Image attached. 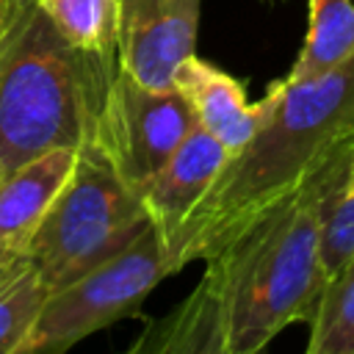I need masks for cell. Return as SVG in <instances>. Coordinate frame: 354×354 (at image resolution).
Masks as SVG:
<instances>
[{
  "mask_svg": "<svg viewBox=\"0 0 354 354\" xmlns=\"http://www.w3.org/2000/svg\"><path fill=\"white\" fill-rule=\"evenodd\" d=\"M227 158V147L216 141L205 127L194 124L185 141L163 163V169L147 183V188L141 191V202L166 241L194 210L199 196L210 188Z\"/></svg>",
  "mask_w": 354,
  "mask_h": 354,
  "instance_id": "9",
  "label": "cell"
},
{
  "mask_svg": "<svg viewBox=\"0 0 354 354\" xmlns=\"http://www.w3.org/2000/svg\"><path fill=\"white\" fill-rule=\"evenodd\" d=\"M166 277H171L166 238L149 224L122 252L47 293L19 354H64L122 318H138L144 299Z\"/></svg>",
  "mask_w": 354,
  "mask_h": 354,
  "instance_id": "5",
  "label": "cell"
},
{
  "mask_svg": "<svg viewBox=\"0 0 354 354\" xmlns=\"http://www.w3.org/2000/svg\"><path fill=\"white\" fill-rule=\"evenodd\" d=\"M351 254H354V158L346 183L337 191L321 230V260L326 274H335Z\"/></svg>",
  "mask_w": 354,
  "mask_h": 354,
  "instance_id": "15",
  "label": "cell"
},
{
  "mask_svg": "<svg viewBox=\"0 0 354 354\" xmlns=\"http://www.w3.org/2000/svg\"><path fill=\"white\" fill-rule=\"evenodd\" d=\"M351 158L354 138L205 257L196 288L149 321L130 354H254L290 324H310L329 279L321 230Z\"/></svg>",
  "mask_w": 354,
  "mask_h": 354,
  "instance_id": "1",
  "label": "cell"
},
{
  "mask_svg": "<svg viewBox=\"0 0 354 354\" xmlns=\"http://www.w3.org/2000/svg\"><path fill=\"white\" fill-rule=\"evenodd\" d=\"M152 224L141 196L88 144L36 230L28 257L44 285L58 290L122 252Z\"/></svg>",
  "mask_w": 354,
  "mask_h": 354,
  "instance_id": "4",
  "label": "cell"
},
{
  "mask_svg": "<svg viewBox=\"0 0 354 354\" xmlns=\"http://www.w3.org/2000/svg\"><path fill=\"white\" fill-rule=\"evenodd\" d=\"M194 124L196 119L174 86L152 88L119 69L108 88L91 144L141 196L147 183L163 169Z\"/></svg>",
  "mask_w": 354,
  "mask_h": 354,
  "instance_id": "6",
  "label": "cell"
},
{
  "mask_svg": "<svg viewBox=\"0 0 354 354\" xmlns=\"http://www.w3.org/2000/svg\"><path fill=\"white\" fill-rule=\"evenodd\" d=\"M28 254H17V252H8V249H0V282L25 260Z\"/></svg>",
  "mask_w": 354,
  "mask_h": 354,
  "instance_id": "16",
  "label": "cell"
},
{
  "mask_svg": "<svg viewBox=\"0 0 354 354\" xmlns=\"http://www.w3.org/2000/svg\"><path fill=\"white\" fill-rule=\"evenodd\" d=\"M47 293L50 288L30 257H25L0 282V354H19L47 301Z\"/></svg>",
  "mask_w": 354,
  "mask_h": 354,
  "instance_id": "14",
  "label": "cell"
},
{
  "mask_svg": "<svg viewBox=\"0 0 354 354\" xmlns=\"http://www.w3.org/2000/svg\"><path fill=\"white\" fill-rule=\"evenodd\" d=\"M116 72V55L72 47L19 0L0 39V180L47 149L88 147Z\"/></svg>",
  "mask_w": 354,
  "mask_h": 354,
  "instance_id": "3",
  "label": "cell"
},
{
  "mask_svg": "<svg viewBox=\"0 0 354 354\" xmlns=\"http://www.w3.org/2000/svg\"><path fill=\"white\" fill-rule=\"evenodd\" d=\"M307 354H354V254L324 285L310 318Z\"/></svg>",
  "mask_w": 354,
  "mask_h": 354,
  "instance_id": "13",
  "label": "cell"
},
{
  "mask_svg": "<svg viewBox=\"0 0 354 354\" xmlns=\"http://www.w3.org/2000/svg\"><path fill=\"white\" fill-rule=\"evenodd\" d=\"M80 149H47L0 180V249L28 254V246L41 227L47 210L69 183Z\"/></svg>",
  "mask_w": 354,
  "mask_h": 354,
  "instance_id": "8",
  "label": "cell"
},
{
  "mask_svg": "<svg viewBox=\"0 0 354 354\" xmlns=\"http://www.w3.org/2000/svg\"><path fill=\"white\" fill-rule=\"evenodd\" d=\"M171 86L185 97L196 124L221 141L227 152L241 149L260 124L263 100L249 102L246 86L238 77L227 75L196 53L180 64Z\"/></svg>",
  "mask_w": 354,
  "mask_h": 354,
  "instance_id": "10",
  "label": "cell"
},
{
  "mask_svg": "<svg viewBox=\"0 0 354 354\" xmlns=\"http://www.w3.org/2000/svg\"><path fill=\"white\" fill-rule=\"evenodd\" d=\"M17 6H19V0H0V39L8 30V25H11L14 14H17Z\"/></svg>",
  "mask_w": 354,
  "mask_h": 354,
  "instance_id": "17",
  "label": "cell"
},
{
  "mask_svg": "<svg viewBox=\"0 0 354 354\" xmlns=\"http://www.w3.org/2000/svg\"><path fill=\"white\" fill-rule=\"evenodd\" d=\"M119 69L152 88H171L180 64L196 53L202 0H116Z\"/></svg>",
  "mask_w": 354,
  "mask_h": 354,
  "instance_id": "7",
  "label": "cell"
},
{
  "mask_svg": "<svg viewBox=\"0 0 354 354\" xmlns=\"http://www.w3.org/2000/svg\"><path fill=\"white\" fill-rule=\"evenodd\" d=\"M50 25L77 50L116 55L119 3L116 0H33Z\"/></svg>",
  "mask_w": 354,
  "mask_h": 354,
  "instance_id": "12",
  "label": "cell"
},
{
  "mask_svg": "<svg viewBox=\"0 0 354 354\" xmlns=\"http://www.w3.org/2000/svg\"><path fill=\"white\" fill-rule=\"evenodd\" d=\"M354 138V53L307 80H274L252 138L230 152L210 188L166 241L171 274L232 241Z\"/></svg>",
  "mask_w": 354,
  "mask_h": 354,
  "instance_id": "2",
  "label": "cell"
},
{
  "mask_svg": "<svg viewBox=\"0 0 354 354\" xmlns=\"http://www.w3.org/2000/svg\"><path fill=\"white\" fill-rule=\"evenodd\" d=\"M263 3H268V6H271V3H277V0H263Z\"/></svg>",
  "mask_w": 354,
  "mask_h": 354,
  "instance_id": "18",
  "label": "cell"
},
{
  "mask_svg": "<svg viewBox=\"0 0 354 354\" xmlns=\"http://www.w3.org/2000/svg\"><path fill=\"white\" fill-rule=\"evenodd\" d=\"M354 53V0H307V36L285 80L335 69Z\"/></svg>",
  "mask_w": 354,
  "mask_h": 354,
  "instance_id": "11",
  "label": "cell"
}]
</instances>
